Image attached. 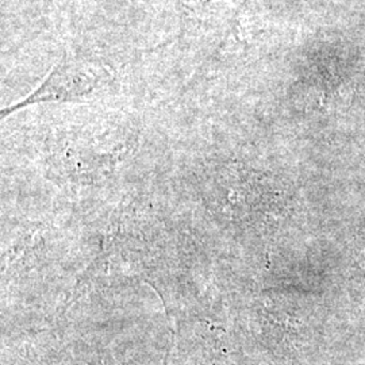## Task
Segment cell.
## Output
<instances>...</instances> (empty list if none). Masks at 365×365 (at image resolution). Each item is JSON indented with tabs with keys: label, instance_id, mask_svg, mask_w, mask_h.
Returning <instances> with one entry per match:
<instances>
[{
	"label": "cell",
	"instance_id": "1",
	"mask_svg": "<svg viewBox=\"0 0 365 365\" xmlns=\"http://www.w3.org/2000/svg\"><path fill=\"white\" fill-rule=\"evenodd\" d=\"M102 80V69L75 61L63 63L53 71L37 91L33 92L18 107L39 102L80 101L90 95Z\"/></svg>",
	"mask_w": 365,
	"mask_h": 365
}]
</instances>
